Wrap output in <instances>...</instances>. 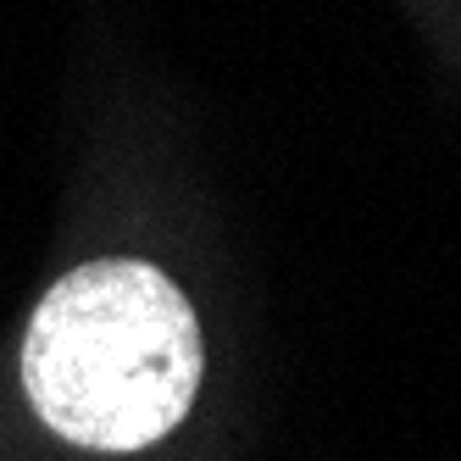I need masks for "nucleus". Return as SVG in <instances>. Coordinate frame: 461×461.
<instances>
[{"label": "nucleus", "mask_w": 461, "mask_h": 461, "mask_svg": "<svg viewBox=\"0 0 461 461\" xmlns=\"http://www.w3.org/2000/svg\"><path fill=\"white\" fill-rule=\"evenodd\" d=\"M201 322L184 289L134 256H101L45 289L23 334V389L40 422L84 450H145L189 417Z\"/></svg>", "instance_id": "obj_1"}]
</instances>
